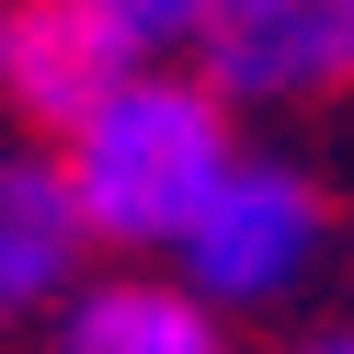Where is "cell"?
Returning a JSON list of instances; mask_svg holds the SVG:
<instances>
[{"label":"cell","instance_id":"obj_7","mask_svg":"<svg viewBox=\"0 0 354 354\" xmlns=\"http://www.w3.org/2000/svg\"><path fill=\"white\" fill-rule=\"evenodd\" d=\"M80 12H92L103 35H115L126 57H171V46H194V35H206V0H80Z\"/></svg>","mask_w":354,"mask_h":354},{"label":"cell","instance_id":"obj_2","mask_svg":"<svg viewBox=\"0 0 354 354\" xmlns=\"http://www.w3.org/2000/svg\"><path fill=\"white\" fill-rule=\"evenodd\" d=\"M320 240H331V206H320L308 171L229 160V183L194 206V229L171 240V252H183V297H206V308H274V297L308 286Z\"/></svg>","mask_w":354,"mask_h":354},{"label":"cell","instance_id":"obj_4","mask_svg":"<svg viewBox=\"0 0 354 354\" xmlns=\"http://www.w3.org/2000/svg\"><path fill=\"white\" fill-rule=\"evenodd\" d=\"M126 69H138V57H126L115 35L80 12V0H24V12L0 24V92L24 103L46 138H69V126L92 115V103L115 92Z\"/></svg>","mask_w":354,"mask_h":354},{"label":"cell","instance_id":"obj_6","mask_svg":"<svg viewBox=\"0 0 354 354\" xmlns=\"http://www.w3.org/2000/svg\"><path fill=\"white\" fill-rule=\"evenodd\" d=\"M57 354H229V320L160 274H126V286H92L69 308Z\"/></svg>","mask_w":354,"mask_h":354},{"label":"cell","instance_id":"obj_1","mask_svg":"<svg viewBox=\"0 0 354 354\" xmlns=\"http://www.w3.org/2000/svg\"><path fill=\"white\" fill-rule=\"evenodd\" d=\"M240 138H229V103L206 80H171V69H126L92 115L69 126L57 171L80 194V229L92 240H126V252H160V240L194 229L217 183H229Z\"/></svg>","mask_w":354,"mask_h":354},{"label":"cell","instance_id":"obj_3","mask_svg":"<svg viewBox=\"0 0 354 354\" xmlns=\"http://www.w3.org/2000/svg\"><path fill=\"white\" fill-rule=\"evenodd\" d=\"M194 57L217 103H320L354 80V0H206Z\"/></svg>","mask_w":354,"mask_h":354},{"label":"cell","instance_id":"obj_5","mask_svg":"<svg viewBox=\"0 0 354 354\" xmlns=\"http://www.w3.org/2000/svg\"><path fill=\"white\" fill-rule=\"evenodd\" d=\"M80 194L57 171V149H0V320H24V308H57L80 286Z\"/></svg>","mask_w":354,"mask_h":354},{"label":"cell","instance_id":"obj_9","mask_svg":"<svg viewBox=\"0 0 354 354\" xmlns=\"http://www.w3.org/2000/svg\"><path fill=\"white\" fill-rule=\"evenodd\" d=\"M0 24H12V12H0Z\"/></svg>","mask_w":354,"mask_h":354},{"label":"cell","instance_id":"obj_8","mask_svg":"<svg viewBox=\"0 0 354 354\" xmlns=\"http://www.w3.org/2000/svg\"><path fill=\"white\" fill-rule=\"evenodd\" d=\"M308 354H354V331H331V343H308Z\"/></svg>","mask_w":354,"mask_h":354}]
</instances>
